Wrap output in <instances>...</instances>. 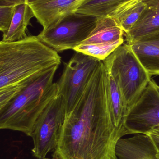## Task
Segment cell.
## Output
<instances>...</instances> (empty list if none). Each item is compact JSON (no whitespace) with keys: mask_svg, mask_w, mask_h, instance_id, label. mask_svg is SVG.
I'll use <instances>...</instances> for the list:
<instances>
[{"mask_svg":"<svg viewBox=\"0 0 159 159\" xmlns=\"http://www.w3.org/2000/svg\"><path fill=\"white\" fill-rule=\"evenodd\" d=\"M44 159H55V158L53 157L52 158H45Z\"/></svg>","mask_w":159,"mask_h":159,"instance_id":"cell-22","label":"cell"},{"mask_svg":"<svg viewBox=\"0 0 159 159\" xmlns=\"http://www.w3.org/2000/svg\"><path fill=\"white\" fill-rule=\"evenodd\" d=\"M103 61L94 71L81 98L65 117L53 157L117 159L116 147L126 135L112 120Z\"/></svg>","mask_w":159,"mask_h":159,"instance_id":"cell-1","label":"cell"},{"mask_svg":"<svg viewBox=\"0 0 159 159\" xmlns=\"http://www.w3.org/2000/svg\"><path fill=\"white\" fill-rule=\"evenodd\" d=\"M146 134L152 140L157 151V156L159 158V125L152 129Z\"/></svg>","mask_w":159,"mask_h":159,"instance_id":"cell-19","label":"cell"},{"mask_svg":"<svg viewBox=\"0 0 159 159\" xmlns=\"http://www.w3.org/2000/svg\"><path fill=\"white\" fill-rule=\"evenodd\" d=\"M27 3V0H0V6H16Z\"/></svg>","mask_w":159,"mask_h":159,"instance_id":"cell-20","label":"cell"},{"mask_svg":"<svg viewBox=\"0 0 159 159\" xmlns=\"http://www.w3.org/2000/svg\"><path fill=\"white\" fill-rule=\"evenodd\" d=\"M116 155L117 159H159L152 140L145 134L121 138L117 144Z\"/></svg>","mask_w":159,"mask_h":159,"instance_id":"cell-11","label":"cell"},{"mask_svg":"<svg viewBox=\"0 0 159 159\" xmlns=\"http://www.w3.org/2000/svg\"><path fill=\"white\" fill-rule=\"evenodd\" d=\"M147 7L137 23L125 34L127 43L159 30V0L145 2Z\"/></svg>","mask_w":159,"mask_h":159,"instance_id":"cell-13","label":"cell"},{"mask_svg":"<svg viewBox=\"0 0 159 159\" xmlns=\"http://www.w3.org/2000/svg\"><path fill=\"white\" fill-rule=\"evenodd\" d=\"M37 0H27V3L28 4L31 3L33 2H35Z\"/></svg>","mask_w":159,"mask_h":159,"instance_id":"cell-21","label":"cell"},{"mask_svg":"<svg viewBox=\"0 0 159 159\" xmlns=\"http://www.w3.org/2000/svg\"><path fill=\"white\" fill-rule=\"evenodd\" d=\"M101 61L94 57L75 52L68 62H64L62 74L57 83L58 94L62 96L64 101L66 115L81 98Z\"/></svg>","mask_w":159,"mask_h":159,"instance_id":"cell-6","label":"cell"},{"mask_svg":"<svg viewBox=\"0 0 159 159\" xmlns=\"http://www.w3.org/2000/svg\"><path fill=\"white\" fill-rule=\"evenodd\" d=\"M146 7V3L143 0H128L108 16L115 20L125 34L127 33L137 23Z\"/></svg>","mask_w":159,"mask_h":159,"instance_id":"cell-14","label":"cell"},{"mask_svg":"<svg viewBox=\"0 0 159 159\" xmlns=\"http://www.w3.org/2000/svg\"><path fill=\"white\" fill-rule=\"evenodd\" d=\"M85 0H37L29 4L35 17L46 30L76 12Z\"/></svg>","mask_w":159,"mask_h":159,"instance_id":"cell-10","label":"cell"},{"mask_svg":"<svg viewBox=\"0 0 159 159\" xmlns=\"http://www.w3.org/2000/svg\"><path fill=\"white\" fill-rule=\"evenodd\" d=\"M66 116L63 98L58 94L48 105L34 125L30 137L33 141L32 153L35 157L44 159L49 153L55 150Z\"/></svg>","mask_w":159,"mask_h":159,"instance_id":"cell-7","label":"cell"},{"mask_svg":"<svg viewBox=\"0 0 159 159\" xmlns=\"http://www.w3.org/2000/svg\"><path fill=\"white\" fill-rule=\"evenodd\" d=\"M103 61L118 86L128 112L151 80V76L127 43L119 46Z\"/></svg>","mask_w":159,"mask_h":159,"instance_id":"cell-4","label":"cell"},{"mask_svg":"<svg viewBox=\"0 0 159 159\" xmlns=\"http://www.w3.org/2000/svg\"><path fill=\"white\" fill-rule=\"evenodd\" d=\"M16 6H0V30L5 33L13 19Z\"/></svg>","mask_w":159,"mask_h":159,"instance_id":"cell-18","label":"cell"},{"mask_svg":"<svg viewBox=\"0 0 159 159\" xmlns=\"http://www.w3.org/2000/svg\"><path fill=\"white\" fill-rule=\"evenodd\" d=\"M124 35L122 28L112 18H97L89 36L73 50L104 61L124 43Z\"/></svg>","mask_w":159,"mask_h":159,"instance_id":"cell-9","label":"cell"},{"mask_svg":"<svg viewBox=\"0 0 159 159\" xmlns=\"http://www.w3.org/2000/svg\"><path fill=\"white\" fill-rule=\"evenodd\" d=\"M34 17L33 11L28 3L16 6L10 27L5 33L3 34L2 41L13 42L26 38L28 36L26 34L27 28Z\"/></svg>","mask_w":159,"mask_h":159,"instance_id":"cell-16","label":"cell"},{"mask_svg":"<svg viewBox=\"0 0 159 159\" xmlns=\"http://www.w3.org/2000/svg\"><path fill=\"white\" fill-rule=\"evenodd\" d=\"M128 44L150 75H159V30Z\"/></svg>","mask_w":159,"mask_h":159,"instance_id":"cell-12","label":"cell"},{"mask_svg":"<svg viewBox=\"0 0 159 159\" xmlns=\"http://www.w3.org/2000/svg\"><path fill=\"white\" fill-rule=\"evenodd\" d=\"M128 0H85L75 12L97 18L108 16L118 7Z\"/></svg>","mask_w":159,"mask_h":159,"instance_id":"cell-17","label":"cell"},{"mask_svg":"<svg viewBox=\"0 0 159 159\" xmlns=\"http://www.w3.org/2000/svg\"><path fill=\"white\" fill-rule=\"evenodd\" d=\"M159 125V86L152 79L125 118L127 134H147Z\"/></svg>","mask_w":159,"mask_h":159,"instance_id":"cell-8","label":"cell"},{"mask_svg":"<svg viewBox=\"0 0 159 159\" xmlns=\"http://www.w3.org/2000/svg\"><path fill=\"white\" fill-rule=\"evenodd\" d=\"M106 81L108 107L112 120L116 128L127 135L124 126L127 114L125 102L118 86L107 70Z\"/></svg>","mask_w":159,"mask_h":159,"instance_id":"cell-15","label":"cell"},{"mask_svg":"<svg viewBox=\"0 0 159 159\" xmlns=\"http://www.w3.org/2000/svg\"><path fill=\"white\" fill-rule=\"evenodd\" d=\"M61 58L37 36L0 42V109L21 90L55 67Z\"/></svg>","mask_w":159,"mask_h":159,"instance_id":"cell-2","label":"cell"},{"mask_svg":"<svg viewBox=\"0 0 159 159\" xmlns=\"http://www.w3.org/2000/svg\"><path fill=\"white\" fill-rule=\"evenodd\" d=\"M97 18L80 13H72L38 35L45 44L56 52L72 49L88 38L95 28Z\"/></svg>","mask_w":159,"mask_h":159,"instance_id":"cell-5","label":"cell"},{"mask_svg":"<svg viewBox=\"0 0 159 159\" xmlns=\"http://www.w3.org/2000/svg\"><path fill=\"white\" fill-rule=\"evenodd\" d=\"M55 67L35 80L0 109V129L21 132L30 137L37 118L58 94Z\"/></svg>","mask_w":159,"mask_h":159,"instance_id":"cell-3","label":"cell"},{"mask_svg":"<svg viewBox=\"0 0 159 159\" xmlns=\"http://www.w3.org/2000/svg\"><path fill=\"white\" fill-rule=\"evenodd\" d=\"M145 2H147V1H150V0H143Z\"/></svg>","mask_w":159,"mask_h":159,"instance_id":"cell-23","label":"cell"}]
</instances>
